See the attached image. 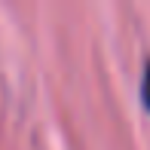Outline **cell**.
<instances>
[{
	"label": "cell",
	"mask_w": 150,
	"mask_h": 150,
	"mask_svg": "<svg viewBox=\"0 0 150 150\" xmlns=\"http://www.w3.org/2000/svg\"><path fill=\"white\" fill-rule=\"evenodd\" d=\"M141 98H144V107L150 110V61L144 64V80H141Z\"/></svg>",
	"instance_id": "1"
}]
</instances>
